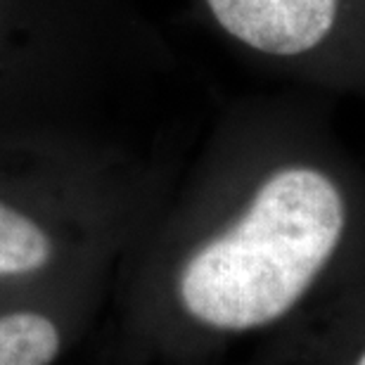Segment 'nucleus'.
I'll return each mask as SVG.
<instances>
[{
    "label": "nucleus",
    "instance_id": "f257e3e1",
    "mask_svg": "<svg viewBox=\"0 0 365 365\" xmlns=\"http://www.w3.org/2000/svg\"><path fill=\"white\" fill-rule=\"evenodd\" d=\"M344 221V200L325 173L309 166L273 173L237 223L190 257L178 282L182 306L216 330L273 323L330 261Z\"/></svg>",
    "mask_w": 365,
    "mask_h": 365
},
{
    "label": "nucleus",
    "instance_id": "f03ea898",
    "mask_svg": "<svg viewBox=\"0 0 365 365\" xmlns=\"http://www.w3.org/2000/svg\"><path fill=\"white\" fill-rule=\"evenodd\" d=\"M232 38L266 55H302L337 21L339 0H207Z\"/></svg>",
    "mask_w": 365,
    "mask_h": 365
},
{
    "label": "nucleus",
    "instance_id": "7ed1b4c3",
    "mask_svg": "<svg viewBox=\"0 0 365 365\" xmlns=\"http://www.w3.org/2000/svg\"><path fill=\"white\" fill-rule=\"evenodd\" d=\"M60 354V332L41 313L0 316V365H50Z\"/></svg>",
    "mask_w": 365,
    "mask_h": 365
},
{
    "label": "nucleus",
    "instance_id": "20e7f679",
    "mask_svg": "<svg viewBox=\"0 0 365 365\" xmlns=\"http://www.w3.org/2000/svg\"><path fill=\"white\" fill-rule=\"evenodd\" d=\"M53 247L31 218L0 202V275L34 273L48 264Z\"/></svg>",
    "mask_w": 365,
    "mask_h": 365
},
{
    "label": "nucleus",
    "instance_id": "39448f33",
    "mask_svg": "<svg viewBox=\"0 0 365 365\" xmlns=\"http://www.w3.org/2000/svg\"><path fill=\"white\" fill-rule=\"evenodd\" d=\"M356 365H365V354L361 356V359H359V363H356Z\"/></svg>",
    "mask_w": 365,
    "mask_h": 365
}]
</instances>
